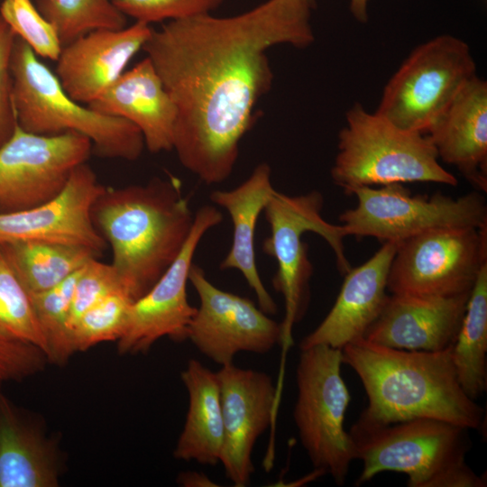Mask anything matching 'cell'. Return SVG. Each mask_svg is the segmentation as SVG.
I'll return each instance as SVG.
<instances>
[{"instance_id": "obj_1", "label": "cell", "mask_w": 487, "mask_h": 487, "mask_svg": "<svg viewBox=\"0 0 487 487\" xmlns=\"http://www.w3.org/2000/svg\"><path fill=\"white\" fill-rule=\"evenodd\" d=\"M310 0H266L237 15L169 21L142 50L177 109L173 148L207 184L232 173L253 109L272 83L267 51L315 40Z\"/></svg>"}, {"instance_id": "obj_2", "label": "cell", "mask_w": 487, "mask_h": 487, "mask_svg": "<svg viewBox=\"0 0 487 487\" xmlns=\"http://www.w3.org/2000/svg\"><path fill=\"white\" fill-rule=\"evenodd\" d=\"M194 216L171 175L144 185L106 188L95 201L92 219L112 249L111 265L135 301L158 281L184 247Z\"/></svg>"}, {"instance_id": "obj_3", "label": "cell", "mask_w": 487, "mask_h": 487, "mask_svg": "<svg viewBox=\"0 0 487 487\" xmlns=\"http://www.w3.org/2000/svg\"><path fill=\"white\" fill-rule=\"evenodd\" d=\"M452 346L441 351H409L360 338L345 345L343 363L357 374L367 395L360 418L394 423L428 418L479 429L484 411L461 387Z\"/></svg>"}, {"instance_id": "obj_4", "label": "cell", "mask_w": 487, "mask_h": 487, "mask_svg": "<svg viewBox=\"0 0 487 487\" xmlns=\"http://www.w3.org/2000/svg\"><path fill=\"white\" fill-rule=\"evenodd\" d=\"M469 429L444 420L418 418L375 423L362 418L351 427L355 459L363 462L356 485L382 472L408 476L409 487H484L467 464Z\"/></svg>"}, {"instance_id": "obj_5", "label": "cell", "mask_w": 487, "mask_h": 487, "mask_svg": "<svg viewBox=\"0 0 487 487\" xmlns=\"http://www.w3.org/2000/svg\"><path fill=\"white\" fill-rule=\"evenodd\" d=\"M11 74L13 106L21 129L41 135L80 133L90 140L96 154L104 158L134 161L141 156L144 140L133 124L74 100L56 74L17 37Z\"/></svg>"}, {"instance_id": "obj_6", "label": "cell", "mask_w": 487, "mask_h": 487, "mask_svg": "<svg viewBox=\"0 0 487 487\" xmlns=\"http://www.w3.org/2000/svg\"><path fill=\"white\" fill-rule=\"evenodd\" d=\"M337 148L331 178L347 195L362 187L396 183L457 185L427 134L402 129L360 103L346 111Z\"/></svg>"}, {"instance_id": "obj_7", "label": "cell", "mask_w": 487, "mask_h": 487, "mask_svg": "<svg viewBox=\"0 0 487 487\" xmlns=\"http://www.w3.org/2000/svg\"><path fill=\"white\" fill-rule=\"evenodd\" d=\"M474 76L469 45L450 34L438 35L403 60L384 86L375 113L402 129L427 133Z\"/></svg>"}, {"instance_id": "obj_8", "label": "cell", "mask_w": 487, "mask_h": 487, "mask_svg": "<svg viewBox=\"0 0 487 487\" xmlns=\"http://www.w3.org/2000/svg\"><path fill=\"white\" fill-rule=\"evenodd\" d=\"M323 202L318 191L291 197L275 190L263 209L271 234L263 241L262 251L277 262L272 286L283 296L285 304V316L280 323V344L284 350L292 344V328L304 316L309 298L312 266L307 244L302 241L303 234L314 232L326 241L334 251L341 274L352 268L345 254V228L322 217Z\"/></svg>"}, {"instance_id": "obj_9", "label": "cell", "mask_w": 487, "mask_h": 487, "mask_svg": "<svg viewBox=\"0 0 487 487\" xmlns=\"http://www.w3.org/2000/svg\"><path fill=\"white\" fill-rule=\"evenodd\" d=\"M300 351L293 419L314 468L343 485L355 453L344 428L350 394L341 374L342 350L320 345Z\"/></svg>"}, {"instance_id": "obj_10", "label": "cell", "mask_w": 487, "mask_h": 487, "mask_svg": "<svg viewBox=\"0 0 487 487\" xmlns=\"http://www.w3.org/2000/svg\"><path fill=\"white\" fill-rule=\"evenodd\" d=\"M351 195L357 198L356 207L339 216L346 236L401 242L433 229L487 226L485 198L477 192L457 198L441 193L412 196L404 184L396 183L358 188Z\"/></svg>"}, {"instance_id": "obj_11", "label": "cell", "mask_w": 487, "mask_h": 487, "mask_svg": "<svg viewBox=\"0 0 487 487\" xmlns=\"http://www.w3.org/2000/svg\"><path fill=\"white\" fill-rule=\"evenodd\" d=\"M487 263V226L429 230L399 242L387 289L452 297L470 293Z\"/></svg>"}, {"instance_id": "obj_12", "label": "cell", "mask_w": 487, "mask_h": 487, "mask_svg": "<svg viewBox=\"0 0 487 487\" xmlns=\"http://www.w3.org/2000/svg\"><path fill=\"white\" fill-rule=\"evenodd\" d=\"M92 151L90 140L80 133L41 135L17 125L0 146V213L32 208L55 198Z\"/></svg>"}, {"instance_id": "obj_13", "label": "cell", "mask_w": 487, "mask_h": 487, "mask_svg": "<svg viewBox=\"0 0 487 487\" xmlns=\"http://www.w3.org/2000/svg\"><path fill=\"white\" fill-rule=\"evenodd\" d=\"M222 220L215 207L204 206L197 211L190 234L177 259L147 293L132 303L124 331L116 341L120 354H146L164 336L175 342L188 340L197 311L187 294L193 257L204 234Z\"/></svg>"}, {"instance_id": "obj_14", "label": "cell", "mask_w": 487, "mask_h": 487, "mask_svg": "<svg viewBox=\"0 0 487 487\" xmlns=\"http://www.w3.org/2000/svg\"><path fill=\"white\" fill-rule=\"evenodd\" d=\"M188 281L199 307L188 340L206 357L224 366L240 352L264 354L281 342V325L247 298L220 289L193 263Z\"/></svg>"}, {"instance_id": "obj_15", "label": "cell", "mask_w": 487, "mask_h": 487, "mask_svg": "<svg viewBox=\"0 0 487 487\" xmlns=\"http://www.w3.org/2000/svg\"><path fill=\"white\" fill-rule=\"evenodd\" d=\"M105 188L91 167L80 164L52 199L32 208L0 213V244H60L88 248L101 256L107 244L94 225L92 207Z\"/></svg>"}, {"instance_id": "obj_16", "label": "cell", "mask_w": 487, "mask_h": 487, "mask_svg": "<svg viewBox=\"0 0 487 487\" xmlns=\"http://www.w3.org/2000/svg\"><path fill=\"white\" fill-rule=\"evenodd\" d=\"M216 373L224 424L220 463L234 486L245 487L254 472L253 446L274 422L280 392L263 372L229 363Z\"/></svg>"}, {"instance_id": "obj_17", "label": "cell", "mask_w": 487, "mask_h": 487, "mask_svg": "<svg viewBox=\"0 0 487 487\" xmlns=\"http://www.w3.org/2000/svg\"><path fill=\"white\" fill-rule=\"evenodd\" d=\"M152 30L135 22L122 29L91 31L66 44L56 60L55 74L62 87L78 103L96 101L125 71Z\"/></svg>"}, {"instance_id": "obj_18", "label": "cell", "mask_w": 487, "mask_h": 487, "mask_svg": "<svg viewBox=\"0 0 487 487\" xmlns=\"http://www.w3.org/2000/svg\"><path fill=\"white\" fill-rule=\"evenodd\" d=\"M470 293L452 297L391 294L363 338L409 351H441L452 346Z\"/></svg>"}, {"instance_id": "obj_19", "label": "cell", "mask_w": 487, "mask_h": 487, "mask_svg": "<svg viewBox=\"0 0 487 487\" xmlns=\"http://www.w3.org/2000/svg\"><path fill=\"white\" fill-rule=\"evenodd\" d=\"M399 242H385L364 263L345 275L340 292L323 321L300 341V350L315 345L342 349L363 338L389 298L390 267Z\"/></svg>"}, {"instance_id": "obj_20", "label": "cell", "mask_w": 487, "mask_h": 487, "mask_svg": "<svg viewBox=\"0 0 487 487\" xmlns=\"http://www.w3.org/2000/svg\"><path fill=\"white\" fill-rule=\"evenodd\" d=\"M87 106L133 124L142 133L145 146L153 153L173 148L177 109L147 57L124 71Z\"/></svg>"}, {"instance_id": "obj_21", "label": "cell", "mask_w": 487, "mask_h": 487, "mask_svg": "<svg viewBox=\"0 0 487 487\" xmlns=\"http://www.w3.org/2000/svg\"><path fill=\"white\" fill-rule=\"evenodd\" d=\"M439 160L487 190V82L477 75L459 91L426 133Z\"/></svg>"}, {"instance_id": "obj_22", "label": "cell", "mask_w": 487, "mask_h": 487, "mask_svg": "<svg viewBox=\"0 0 487 487\" xmlns=\"http://www.w3.org/2000/svg\"><path fill=\"white\" fill-rule=\"evenodd\" d=\"M60 473L57 441L0 391V487H56Z\"/></svg>"}, {"instance_id": "obj_23", "label": "cell", "mask_w": 487, "mask_h": 487, "mask_svg": "<svg viewBox=\"0 0 487 487\" xmlns=\"http://www.w3.org/2000/svg\"><path fill=\"white\" fill-rule=\"evenodd\" d=\"M274 191L271 168L267 163H261L235 188L215 190L210 195L213 203L228 212L233 223L232 246L220 268L239 271L254 291L259 308L268 315L276 314L277 305L264 287L256 267L254 232L259 216Z\"/></svg>"}, {"instance_id": "obj_24", "label": "cell", "mask_w": 487, "mask_h": 487, "mask_svg": "<svg viewBox=\"0 0 487 487\" xmlns=\"http://www.w3.org/2000/svg\"><path fill=\"white\" fill-rule=\"evenodd\" d=\"M180 377L188 393V409L173 455L215 465L220 462L224 439L219 378L196 359L188 361Z\"/></svg>"}, {"instance_id": "obj_25", "label": "cell", "mask_w": 487, "mask_h": 487, "mask_svg": "<svg viewBox=\"0 0 487 487\" xmlns=\"http://www.w3.org/2000/svg\"><path fill=\"white\" fill-rule=\"evenodd\" d=\"M0 245L29 295L58 285L90 259L99 258L88 248L60 244L13 242Z\"/></svg>"}, {"instance_id": "obj_26", "label": "cell", "mask_w": 487, "mask_h": 487, "mask_svg": "<svg viewBox=\"0 0 487 487\" xmlns=\"http://www.w3.org/2000/svg\"><path fill=\"white\" fill-rule=\"evenodd\" d=\"M487 263L470 292L452 355L464 391L476 400L487 389Z\"/></svg>"}, {"instance_id": "obj_27", "label": "cell", "mask_w": 487, "mask_h": 487, "mask_svg": "<svg viewBox=\"0 0 487 487\" xmlns=\"http://www.w3.org/2000/svg\"><path fill=\"white\" fill-rule=\"evenodd\" d=\"M81 269L58 285L29 295L45 339L48 362L58 365L65 364L76 353L69 322Z\"/></svg>"}, {"instance_id": "obj_28", "label": "cell", "mask_w": 487, "mask_h": 487, "mask_svg": "<svg viewBox=\"0 0 487 487\" xmlns=\"http://www.w3.org/2000/svg\"><path fill=\"white\" fill-rule=\"evenodd\" d=\"M37 9L53 25L62 47L95 30L122 29L126 19L112 0H36Z\"/></svg>"}, {"instance_id": "obj_29", "label": "cell", "mask_w": 487, "mask_h": 487, "mask_svg": "<svg viewBox=\"0 0 487 487\" xmlns=\"http://www.w3.org/2000/svg\"><path fill=\"white\" fill-rule=\"evenodd\" d=\"M0 337L40 347L46 343L30 296L0 245Z\"/></svg>"}, {"instance_id": "obj_30", "label": "cell", "mask_w": 487, "mask_h": 487, "mask_svg": "<svg viewBox=\"0 0 487 487\" xmlns=\"http://www.w3.org/2000/svg\"><path fill=\"white\" fill-rule=\"evenodd\" d=\"M133 302L126 294L117 292L85 311L71 328L76 352L103 342L117 341L124 331Z\"/></svg>"}, {"instance_id": "obj_31", "label": "cell", "mask_w": 487, "mask_h": 487, "mask_svg": "<svg viewBox=\"0 0 487 487\" xmlns=\"http://www.w3.org/2000/svg\"><path fill=\"white\" fill-rule=\"evenodd\" d=\"M0 16L38 57L58 60L62 44L57 31L31 0H3Z\"/></svg>"}, {"instance_id": "obj_32", "label": "cell", "mask_w": 487, "mask_h": 487, "mask_svg": "<svg viewBox=\"0 0 487 487\" xmlns=\"http://www.w3.org/2000/svg\"><path fill=\"white\" fill-rule=\"evenodd\" d=\"M123 292L126 294L113 266L98 258L90 259L81 269L75 285L69 326L92 306L106 297Z\"/></svg>"}, {"instance_id": "obj_33", "label": "cell", "mask_w": 487, "mask_h": 487, "mask_svg": "<svg viewBox=\"0 0 487 487\" xmlns=\"http://www.w3.org/2000/svg\"><path fill=\"white\" fill-rule=\"evenodd\" d=\"M224 1L225 0H112L124 15L148 24L210 14L211 10Z\"/></svg>"}, {"instance_id": "obj_34", "label": "cell", "mask_w": 487, "mask_h": 487, "mask_svg": "<svg viewBox=\"0 0 487 487\" xmlns=\"http://www.w3.org/2000/svg\"><path fill=\"white\" fill-rule=\"evenodd\" d=\"M49 363L38 346L0 337V388L8 381H19L41 371Z\"/></svg>"}, {"instance_id": "obj_35", "label": "cell", "mask_w": 487, "mask_h": 487, "mask_svg": "<svg viewBox=\"0 0 487 487\" xmlns=\"http://www.w3.org/2000/svg\"><path fill=\"white\" fill-rule=\"evenodd\" d=\"M16 36L0 16V146L17 126L12 99L11 56Z\"/></svg>"}, {"instance_id": "obj_36", "label": "cell", "mask_w": 487, "mask_h": 487, "mask_svg": "<svg viewBox=\"0 0 487 487\" xmlns=\"http://www.w3.org/2000/svg\"><path fill=\"white\" fill-rule=\"evenodd\" d=\"M178 484L184 487H214L218 486L207 475L198 472H182L178 475Z\"/></svg>"}, {"instance_id": "obj_37", "label": "cell", "mask_w": 487, "mask_h": 487, "mask_svg": "<svg viewBox=\"0 0 487 487\" xmlns=\"http://www.w3.org/2000/svg\"><path fill=\"white\" fill-rule=\"evenodd\" d=\"M368 4L369 0H350V11L359 23L368 22Z\"/></svg>"}, {"instance_id": "obj_38", "label": "cell", "mask_w": 487, "mask_h": 487, "mask_svg": "<svg viewBox=\"0 0 487 487\" xmlns=\"http://www.w3.org/2000/svg\"><path fill=\"white\" fill-rule=\"evenodd\" d=\"M310 1L314 3V0H310Z\"/></svg>"}, {"instance_id": "obj_39", "label": "cell", "mask_w": 487, "mask_h": 487, "mask_svg": "<svg viewBox=\"0 0 487 487\" xmlns=\"http://www.w3.org/2000/svg\"><path fill=\"white\" fill-rule=\"evenodd\" d=\"M1 4V3H0Z\"/></svg>"}]
</instances>
